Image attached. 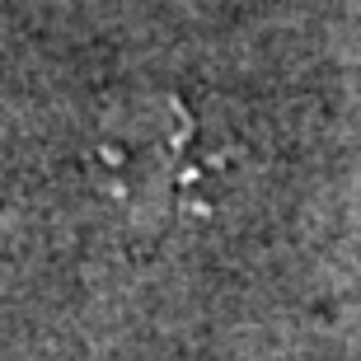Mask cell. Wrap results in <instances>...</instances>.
<instances>
[{"label": "cell", "mask_w": 361, "mask_h": 361, "mask_svg": "<svg viewBox=\"0 0 361 361\" xmlns=\"http://www.w3.org/2000/svg\"><path fill=\"white\" fill-rule=\"evenodd\" d=\"M197 118L183 104H164L160 118L146 122L136 136H118L104 146V160L113 164L118 192L136 207L160 216L202 212V188L216 169V155H207Z\"/></svg>", "instance_id": "cell-1"}]
</instances>
